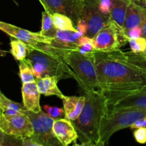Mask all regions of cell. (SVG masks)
I'll use <instances>...</instances> for the list:
<instances>
[{"mask_svg":"<svg viewBox=\"0 0 146 146\" xmlns=\"http://www.w3.org/2000/svg\"><path fill=\"white\" fill-rule=\"evenodd\" d=\"M58 81V80L56 77L54 76H46L36 78V83L40 94H43L45 96H56L58 98L62 99L64 95L58 88L57 85Z\"/></svg>","mask_w":146,"mask_h":146,"instance_id":"cell-17","label":"cell"},{"mask_svg":"<svg viewBox=\"0 0 146 146\" xmlns=\"http://www.w3.org/2000/svg\"><path fill=\"white\" fill-rule=\"evenodd\" d=\"M10 53L17 61H22L27 58L28 45L24 41L16 38L10 41Z\"/></svg>","mask_w":146,"mask_h":146,"instance_id":"cell-22","label":"cell"},{"mask_svg":"<svg viewBox=\"0 0 146 146\" xmlns=\"http://www.w3.org/2000/svg\"><path fill=\"white\" fill-rule=\"evenodd\" d=\"M132 1L138 3V4H141V2H142V0H132Z\"/></svg>","mask_w":146,"mask_h":146,"instance_id":"cell-37","label":"cell"},{"mask_svg":"<svg viewBox=\"0 0 146 146\" xmlns=\"http://www.w3.org/2000/svg\"><path fill=\"white\" fill-rule=\"evenodd\" d=\"M0 30L4 31L11 37L24 41L28 45H37L40 43L50 44L54 38H49L46 36L41 35L39 32H32L29 30L0 21Z\"/></svg>","mask_w":146,"mask_h":146,"instance_id":"cell-11","label":"cell"},{"mask_svg":"<svg viewBox=\"0 0 146 146\" xmlns=\"http://www.w3.org/2000/svg\"><path fill=\"white\" fill-rule=\"evenodd\" d=\"M86 22V35L93 38L101 29L111 21V16L104 14L99 9L98 0H85L82 11V18Z\"/></svg>","mask_w":146,"mask_h":146,"instance_id":"cell-10","label":"cell"},{"mask_svg":"<svg viewBox=\"0 0 146 146\" xmlns=\"http://www.w3.org/2000/svg\"><path fill=\"white\" fill-rule=\"evenodd\" d=\"M80 36H81V35L78 31H73L57 29L55 38L68 44H77V41Z\"/></svg>","mask_w":146,"mask_h":146,"instance_id":"cell-24","label":"cell"},{"mask_svg":"<svg viewBox=\"0 0 146 146\" xmlns=\"http://www.w3.org/2000/svg\"><path fill=\"white\" fill-rule=\"evenodd\" d=\"M65 118L73 121L81 114L86 102V96H66L62 98Z\"/></svg>","mask_w":146,"mask_h":146,"instance_id":"cell-16","label":"cell"},{"mask_svg":"<svg viewBox=\"0 0 146 146\" xmlns=\"http://www.w3.org/2000/svg\"><path fill=\"white\" fill-rule=\"evenodd\" d=\"M19 67V76L22 84L36 82V77L27 58L20 61Z\"/></svg>","mask_w":146,"mask_h":146,"instance_id":"cell-23","label":"cell"},{"mask_svg":"<svg viewBox=\"0 0 146 146\" xmlns=\"http://www.w3.org/2000/svg\"><path fill=\"white\" fill-rule=\"evenodd\" d=\"M130 0H112L110 16L111 20L124 30L127 7Z\"/></svg>","mask_w":146,"mask_h":146,"instance_id":"cell-18","label":"cell"},{"mask_svg":"<svg viewBox=\"0 0 146 146\" xmlns=\"http://www.w3.org/2000/svg\"><path fill=\"white\" fill-rule=\"evenodd\" d=\"M44 109L48 115L55 119L61 118L64 115L65 116V111L63 108H60L56 106H51L48 105H44Z\"/></svg>","mask_w":146,"mask_h":146,"instance_id":"cell-26","label":"cell"},{"mask_svg":"<svg viewBox=\"0 0 146 146\" xmlns=\"http://www.w3.org/2000/svg\"><path fill=\"white\" fill-rule=\"evenodd\" d=\"M0 128L8 135L19 140L31 137L34 133L31 121L22 112L15 115L3 113L0 116Z\"/></svg>","mask_w":146,"mask_h":146,"instance_id":"cell-8","label":"cell"},{"mask_svg":"<svg viewBox=\"0 0 146 146\" xmlns=\"http://www.w3.org/2000/svg\"><path fill=\"white\" fill-rule=\"evenodd\" d=\"M46 12L60 13L69 17L75 26L82 18L85 0H38Z\"/></svg>","mask_w":146,"mask_h":146,"instance_id":"cell-9","label":"cell"},{"mask_svg":"<svg viewBox=\"0 0 146 146\" xmlns=\"http://www.w3.org/2000/svg\"><path fill=\"white\" fill-rule=\"evenodd\" d=\"M98 91L106 96L109 108L146 85V70L137 64L130 51H94Z\"/></svg>","mask_w":146,"mask_h":146,"instance_id":"cell-1","label":"cell"},{"mask_svg":"<svg viewBox=\"0 0 146 146\" xmlns=\"http://www.w3.org/2000/svg\"><path fill=\"white\" fill-rule=\"evenodd\" d=\"M3 114V111H2V109H1V106H0V116H1V115Z\"/></svg>","mask_w":146,"mask_h":146,"instance_id":"cell-38","label":"cell"},{"mask_svg":"<svg viewBox=\"0 0 146 146\" xmlns=\"http://www.w3.org/2000/svg\"><path fill=\"white\" fill-rule=\"evenodd\" d=\"M141 5L143 6V7L146 9V0H142V2H141Z\"/></svg>","mask_w":146,"mask_h":146,"instance_id":"cell-36","label":"cell"},{"mask_svg":"<svg viewBox=\"0 0 146 146\" xmlns=\"http://www.w3.org/2000/svg\"><path fill=\"white\" fill-rule=\"evenodd\" d=\"M21 95L24 108L27 111L38 113L41 111L40 106V96L36 83L31 82L22 84Z\"/></svg>","mask_w":146,"mask_h":146,"instance_id":"cell-13","label":"cell"},{"mask_svg":"<svg viewBox=\"0 0 146 146\" xmlns=\"http://www.w3.org/2000/svg\"><path fill=\"white\" fill-rule=\"evenodd\" d=\"M76 27L77 29V31H78V33L81 36L86 35L87 31H88V26H87V24L85 20L83 19H81L78 21V22L77 23Z\"/></svg>","mask_w":146,"mask_h":146,"instance_id":"cell-30","label":"cell"},{"mask_svg":"<svg viewBox=\"0 0 146 146\" xmlns=\"http://www.w3.org/2000/svg\"><path fill=\"white\" fill-rule=\"evenodd\" d=\"M143 127H146V118H141V119L136 121L130 126V128L131 129H136V128H143Z\"/></svg>","mask_w":146,"mask_h":146,"instance_id":"cell-31","label":"cell"},{"mask_svg":"<svg viewBox=\"0 0 146 146\" xmlns=\"http://www.w3.org/2000/svg\"><path fill=\"white\" fill-rule=\"evenodd\" d=\"M135 141L141 144L146 143V127L136 128L133 132Z\"/></svg>","mask_w":146,"mask_h":146,"instance_id":"cell-27","label":"cell"},{"mask_svg":"<svg viewBox=\"0 0 146 146\" xmlns=\"http://www.w3.org/2000/svg\"><path fill=\"white\" fill-rule=\"evenodd\" d=\"M56 31L57 28L54 24L52 15L46 11H43L41 19V29L39 31L40 34L49 38H55Z\"/></svg>","mask_w":146,"mask_h":146,"instance_id":"cell-20","label":"cell"},{"mask_svg":"<svg viewBox=\"0 0 146 146\" xmlns=\"http://www.w3.org/2000/svg\"><path fill=\"white\" fill-rule=\"evenodd\" d=\"M21 145L23 146H40L38 143L34 141L31 137H27L21 140Z\"/></svg>","mask_w":146,"mask_h":146,"instance_id":"cell-32","label":"cell"},{"mask_svg":"<svg viewBox=\"0 0 146 146\" xmlns=\"http://www.w3.org/2000/svg\"><path fill=\"white\" fill-rule=\"evenodd\" d=\"M61 51L62 49L54 48L44 43L34 46L28 45L26 58L29 63L36 78L54 76L60 81L72 78L74 71L61 58Z\"/></svg>","mask_w":146,"mask_h":146,"instance_id":"cell-3","label":"cell"},{"mask_svg":"<svg viewBox=\"0 0 146 146\" xmlns=\"http://www.w3.org/2000/svg\"><path fill=\"white\" fill-rule=\"evenodd\" d=\"M86 102L79 116L71 121L78 133L80 143L75 145L98 146L100 127L109 110L106 96L98 90L84 91Z\"/></svg>","mask_w":146,"mask_h":146,"instance_id":"cell-2","label":"cell"},{"mask_svg":"<svg viewBox=\"0 0 146 146\" xmlns=\"http://www.w3.org/2000/svg\"><path fill=\"white\" fill-rule=\"evenodd\" d=\"M53 131L55 136L62 146H68L78 141V133L72 122L66 118L56 119L53 125Z\"/></svg>","mask_w":146,"mask_h":146,"instance_id":"cell-12","label":"cell"},{"mask_svg":"<svg viewBox=\"0 0 146 146\" xmlns=\"http://www.w3.org/2000/svg\"><path fill=\"white\" fill-rule=\"evenodd\" d=\"M61 58L74 71L72 78L76 81L83 91L98 88V81L94 51L81 54L78 51L62 50Z\"/></svg>","mask_w":146,"mask_h":146,"instance_id":"cell-4","label":"cell"},{"mask_svg":"<svg viewBox=\"0 0 146 146\" xmlns=\"http://www.w3.org/2000/svg\"><path fill=\"white\" fill-rule=\"evenodd\" d=\"M7 136H8V134L6 133L4 131H3L0 128V146L6 145Z\"/></svg>","mask_w":146,"mask_h":146,"instance_id":"cell-33","label":"cell"},{"mask_svg":"<svg viewBox=\"0 0 146 146\" xmlns=\"http://www.w3.org/2000/svg\"><path fill=\"white\" fill-rule=\"evenodd\" d=\"M7 53V51H3V50H1V48H0V56H5Z\"/></svg>","mask_w":146,"mask_h":146,"instance_id":"cell-35","label":"cell"},{"mask_svg":"<svg viewBox=\"0 0 146 146\" xmlns=\"http://www.w3.org/2000/svg\"><path fill=\"white\" fill-rule=\"evenodd\" d=\"M128 42V38L122 28L113 20L101 29L92 38L94 50L100 51H111L119 49Z\"/></svg>","mask_w":146,"mask_h":146,"instance_id":"cell-7","label":"cell"},{"mask_svg":"<svg viewBox=\"0 0 146 146\" xmlns=\"http://www.w3.org/2000/svg\"><path fill=\"white\" fill-rule=\"evenodd\" d=\"M98 7L101 12L106 15H109L112 7V0H98Z\"/></svg>","mask_w":146,"mask_h":146,"instance_id":"cell-28","label":"cell"},{"mask_svg":"<svg viewBox=\"0 0 146 146\" xmlns=\"http://www.w3.org/2000/svg\"><path fill=\"white\" fill-rule=\"evenodd\" d=\"M23 113L28 116L32 124L34 133L31 137L40 146H62L55 136L53 131V125L55 118L41 111L34 113L24 108Z\"/></svg>","mask_w":146,"mask_h":146,"instance_id":"cell-6","label":"cell"},{"mask_svg":"<svg viewBox=\"0 0 146 146\" xmlns=\"http://www.w3.org/2000/svg\"><path fill=\"white\" fill-rule=\"evenodd\" d=\"M129 107L146 108V85L138 91L118 101L109 109Z\"/></svg>","mask_w":146,"mask_h":146,"instance_id":"cell-15","label":"cell"},{"mask_svg":"<svg viewBox=\"0 0 146 146\" xmlns=\"http://www.w3.org/2000/svg\"><path fill=\"white\" fill-rule=\"evenodd\" d=\"M145 118L146 108L129 107L109 109L101 124L98 146L106 145L117 131L130 128L136 121Z\"/></svg>","mask_w":146,"mask_h":146,"instance_id":"cell-5","label":"cell"},{"mask_svg":"<svg viewBox=\"0 0 146 146\" xmlns=\"http://www.w3.org/2000/svg\"><path fill=\"white\" fill-rule=\"evenodd\" d=\"M52 19L54 25L58 29L77 31L74 21L68 16L60 13H54L52 14Z\"/></svg>","mask_w":146,"mask_h":146,"instance_id":"cell-21","label":"cell"},{"mask_svg":"<svg viewBox=\"0 0 146 146\" xmlns=\"http://www.w3.org/2000/svg\"><path fill=\"white\" fill-rule=\"evenodd\" d=\"M125 34L128 36V39L138 38V37L142 36V29L141 27H134L125 31Z\"/></svg>","mask_w":146,"mask_h":146,"instance_id":"cell-29","label":"cell"},{"mask_svg":"<svg viewBox=\"0 0 146 146\" xmlns=\"http://www.w3.org/2000/svg\"><path fill=\"white\" fill-rule=\"evenodd\" d=\"M145 8L141 4L130 1L127 7L124 31H127L131 29L136 27H141L143 21Z\"/></svg>","mask_w":146,"mask_h":146,"instance_id":"cell-14","label":"cell"},{"mask_svg":"<svg viewBox=\"0 0 146 146\" xmlns=\"http://www.w3.org/2000/svg\"><path fill=\"white\" fill-rule=\"evenodd\" d=\"M130 1H132V0H130Z\"/></svg>","mask_w":146,"mask_h":146,"instance_id":"cell-39","label":"cell"},{"mask_svg":"<svg viewBox=\"0 0 146 146\" xmlns=\"http://www.w3.org/2000/svg\"><path fill=\"white\" fill-rule=\"evenodd\" d=\"M141 27L142 29V36L146 38V9L145 11V14H144L143 21Z\"/></svg>","mask_w":146,"mask_h":146,"instance_id":"cell-34","label":"cell"},{"mask_svg":"<svg viewBox=\"0 0 146 146\" xmlns=\"http://www.w3.org/2000/svg\"><path fill=\"white\" fill-rule=\"evenodd\" d=\"M131 51L134 53H142L146 51V38L141 36L136 38L128 39Z\"/></svg>","mask_w":146,"mask_h":146,"instance_id":"cell-25","label":"cell"},{"mask_svg":"<svg viewBox=\"0 0 146 146\" xmlns=\"http://www.w3.org/2000/svg\"><path fill=\"white\" fill-rule=\"evenodd\" d=\"M0 106L3 113L7 115H15L22 112L24 106L12 101L5 96L0 90Z\"/></svg>","mask_w":146,"mask_h":146,"instance_id":"cell-19","label":"cell"}]
</instances>
